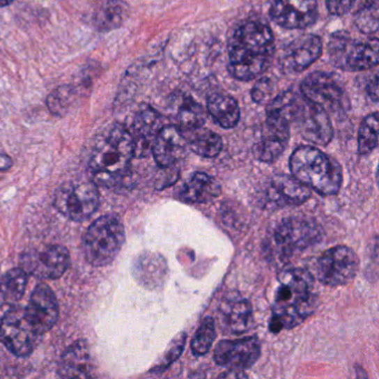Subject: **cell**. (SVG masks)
Masks as SVG:
<instances>
[{
  "label": "cell",
  "instance_id": "35",
  "mask_svg": "<svg viewBox=\"0 0 379 379\" xmlns=\"http://www.w3.org/2000/svg\"><path fill=\"white\" fill-rule=\"evenodd\" d=\"M376 0H326V6L330 14L343 16L356 7L358 9Z\"/></svg>",
  "mask_w": 379,
  "mask_h": 379
},
{
  "label": "cell",
  "instance_id": "40",
  "mask_svg": "<svg viewBox=\"0 0 379 379\" xmlns=\"http://www.w3.org/2000/svg\"><path fill=\"white\" fill-rule=\"evenodd\" d=\"M13 165L10 157L8 155L0 153V171H7Z\"/></svg>",
  "mask_w": 379,
  "mask_h": 379
},
{
  "label": "cell",
  "instance_id": "38",
  "mask_svg": "<svg viewBox=\"0 0 379 379\" xmlns=\"http://www.w3.org/2000/svg\"><path fill=\"white\" fill-rule=\"evenodd\" d=\"M164 169H165V171L162 173L160 180L157 182V188L158 190H162V188L171 186L173 183L177 182V179L179 177V171H176L173 166H171V167H164Z\"/></svg>",
  "mask_w": 379,
  "mask_h": 379
},
{
  "label": "cell",
  "instance_id": "30",
  "mask_svg": "<svg viewBox=\"0 0 379 379\" xmlns=\"http://www.w3.org/2000/svg\"><path fill=\"white\" fill-rule=\"evenodd\" d=\"M79 88L74 85L59 86L54 89L47 97V107L50 113L56 116H63L78 99Z\"/></svg>",
  "mask_w": 379,
  "mask_h": 379
},
{
  "label": "cell",
  "instance_id": "3",
  "mask_svg": "<svg viewBox=\"0 0 379 379\" xmlns=\"http://www.w3.org/2000/svg\"><path fill=\"white\" fill-rule=\"evenodd\" d=\"M314 278L307 270L294 268L279 276V286L272 306L270 332L293 328L315 309Z\"/></svg>",
  "mask_w": 379,
  "mask_h": 379
},
{
  "label": "cell",
  "instance_id": "11",
  "mask_svg": "<svg viewBox=\"0 0 379 379\" xmlns=\"http://www.w3.org/2000/svg\"><path fill=\"white\" fill-rule=\"evenodd\" d=\"M357 256L346 246H337L326 250L317 261L319 281L330 287L346 285L357 274Z\"/></svg>",
  "mask_w": 379,
  "mask_h": 379
},
{
  "label": "cell",
  "instance_id": "1",
  "mask_svg": "<svg viewBox=\"0 0 379 379\" xmlns=\"http://www.w3.org/2000/svg\"><path fill=\"white\" fill-rule=\"evenodd\" d=\"M229 70L239 80L255 79L270 67L275 42L268 26L249 22L235 31L229 42Z\"/></svg>",
  "mask_w": 379,
  "mask_h": 379
},
{
  "label": "cell",
  "instance_id": "4",
  "mask_svg": "<svg viewBox=\"0 0 379 379\" xmlns=\"http://www.w3.org/2000/svg\"><path fill=\"white\" fill-rule=\"evenodd\" d=\"M293 176L322 195H334L341 188L343 171L335 160L311 146H302L291 155Z\"/></svg>",
  "mask_w": 379,
  "mask_h": 379
},
{
  "label": "cell",
  "instance_id": "13",
  "mask_svg": "<svg viewBox=\"0 0 379 379\" xmlns=\"http://www.w3.org/2000/svg\"><path fill=\"white\" fill-rule=\"evenodd\" d=\"M293 121L296 123L302 137L309 143L326 146L332 141L334 130L327 111L307 102L304 97L298 105Z\"/></svg>",
  "mask_w": 379,
  "mask_h": 379
},
{
  "label": "cell",
  "instance_id": "6",
  "mask_svg": "<svg viewBox=\"0 0 379 379\" xmlns=\"http://www.w3.org/2000/svg\"><path fill=\"white\" fill-rule=\"evenodd\" d=\"M378 40L358 42L346 31L332 33L328 52L332 63L348 72H362L376 67L378 63Z\"/></svg>",
  "mask_w": 379,
  "mask_h": 379
},
{
  "label": "cell",
  "instance_id": "31",
  "mask_svg": "<svg viewBox=\"0 0 379 379\" xmlns=\"http://www.w3.org/2000/svg\"><path fill=\"white\" fill-rule=\"evenodd\" d=\"M206 111L194 99H186L178 110L179 130L183 132L201 128L206 121Z\"/></svg>",
  "mask_w": 379,
  "mask_h": 379
},
{
  "label": "cell",
  "instance_id": "33",
  "mask_svg": "<svg viewBox=\"0 0 379 379\" xmlns=\"http://www.w3.org/2000/svg\"><path fill=\"white\" fill-rule=\"evenodd\" d=\"M216 339V326L210 317L203 319L192 341V350L196 356H203L212 348Z\"/></svg>",
  "mask_w": 379,
  "mask_h": 379
},
{
  "label": "cell",
  "instance_id": "22",
  "mask_svg": "<svg viewBox=\"0 0 379 379\" xmlns=\"http://www.w3.org/2000/svg\"><path fill=\"white\" fill-rule=\"evenodd\" d=\"M94 371L91 348L85 341H78L65 350L58 365V376L63 378H89Z\"/></svg>",
  "mask_w": 379,
  "mask_h": 379
},
{
  "label": "cell",
  "instance_id": "19",
  "mask_svg": "<svg viewBox=\"0 0 379 379\" xmlns=\"http://www.w3.org/2000/svg\"><path fill=\"white\" fill-rule=\"evenodd\" d=\"M164 127L162 117L148 105H143L132 121L130 132L134 141L135 156L143 158L151 151L157 134Z\"/></svg>",
  "mask_w": 379,
  "mask_h": 379
},
{
  "label": "cell",
  "instance_id": "20",
  "mask_svg": "<svg viewBox=\"0 0 379 379\" xmlns=\"http://www.w3.org/2000/svg\"><path fill=\"white\" fill-rule=\"evenodd\" d=\"M188 143L182 130L176 126H164L155 138L151 153L160 167H171L184 158Z\"/></svg>",
  "mask_w": 379,
  "mask_h": 379
},
{
  "label": "cell",
  "instance_id": "21",
  "mask_svg": "<svg viewBox=\"0 0 379 379\" xmlns=\"http://www.w3.org/2000/svg\"><path fill=\"white\" fill-rule=\"evenodd\" d=\"M311 190L294 176L278 175L266 188V197L272 207L297 206L311 197Z\"/></svg>",
  "mask_w": 379,
  "mask_h": 379
},
{
  "label": "cell",
  "instance_id": "28",
  "mask_svg": "<svg viewBox=\"0 0 379 379\" xmlns=\"http://www.w3.org/2000/svg\"><path fill=\"white\" fill-rule=\"evenodd\" d=\"M187 139L188 147L195 154L205 158L218 156L223 148V141L219 135L203 127L197 130L183 132Z\"/></svg>",
  "mask_w": 379,
  "mask_h": 379
},
{
  "label": "cell",
  "instance_id": "7",
  "mask_svg": "<svg viewBox=\"0 0 379 379\" xmlns=\"http://www.w3.org/2000/svg\"><path fill=\"white\" fill-rule=\"evenodd\" d=\"M54 206L68 219L83 222L99 206V192L94 183H70L56 192Z\"/></svg>",
  "mask_w": 379,
  "mask_h": 379
},
{
  "label": "cell",
  "instance_id": "17",
  "mask_svg": "<svg viewBox=\"0 0 379 379\" xmlns=\"http://www.w3.org/2000/svg\"><path fill=\"white\" fill-rule=\"evenodd\" d=\"M323 52L322 39L315 35H304L289 42L281 56L284 72L298 74L311 67Z\"/></svg>",
  "mask_w": 379,
  "mask_h": 379
},
{
  "label": "cell",
  "instance_id": "25",
  "mask_svg": "<svg viewBox=\"0 0 379 379\" xmlns=\"http://www.w3.org/2000/svg\"><path fill=\"white\" fill-rule=\"evenodd\" d=\"M126 11L121 0H97L91 11V25L100 33L115 31L123 25Z\"/></svg>",
  "mask_w": 379,
  "mask_h": 379
},
{
  "label": "cell",
  "instance_id": "34",
  "mask_svg": "<svg viewBox=\"0 0 379 379\" xmlns=\"http://www.w3.org/2000/svg\"><path fill=\"white\" fill-rule=\"evenodd\" d=\"M355 24L366 35L376 33L378 31V0L358 9Z\"/></svg>",
  "mask_w": 379,
  "mask_h": 379
},
{
  "label": "cell",
  "instance_id": "9",
  "mask_svg": "<svg viewBox=\"0 0 379 379\" xmlns=\"http://www.w3.org/2000/svg\"><path fill=\"white\" fill-rule=\"evenodd\" d=\"M40 336L22 308L11 309L0 322V341L20 357L33 352Z\"/></svg>",
  "mask_w": 379,
  "mask_h": 379
},
{
  "label": "cell",
  "instance_id": "8",
  "mask_svg": "<svg viewBox=\"0 0 379 379\" xmlns=\"http://www.w3.org/2000/svg\"><path fill=\"white\" fill-rule=\"evenodd\" d=\"M320 231L315 224L300 218H288L272 234V252L281 259H288L318 242Z\"/></svg>",
  "mask_w": 379,
  "mask_h": 379
},
{
  "label": "cell",
  "instance_id": "24",
  "mask_svg": "<svg viewBox=\"0 0 379 379\" xmlns=\"http://www.w3.org/2000/svg\"><path fill=\"white\" fill-rule=\"evenodd\" d=\"M224 328L229 334H244L253 323V311L249 302L242 298L226 300L220 306Z\"/></svg>",
  "mask_w": 379,
  "mask_h": 379
},
{
  "label": "cell",
  "instance_id": "39",
  "mask_svg": "<svg viewBox=\"0 0 379 379\" xmlns=\"http://www.w3.org/2000/svg\"><path fill=\"white\" fill-rule=\"evenodd\" d=\"M366 89L371 100L376 102L378 100V76L377 75H375L374 79L369 82Z\"/></svg>",
  "mask_w": 379,
  "mask_h": 379
},
{
  "label": "cell",
  "instance_id": "29",
  "mask_svg": "<svg viewBox=\"0 0 379 379\" xmlns=\"http://www.w3.org/2000/svg\"><path fill=\"white\" fill-rule=\"evenodd\" d=\"M27 274L22 268L6 272L0 279V297L5 304L15 305L25 294Z\"/></svg>",
  "mask_w": 379,
  "mask_h": 379
},
{
  "label": "cell",
  "instance_id": "5",
  "mask_svg": "<svg viewBox=\"0 0 379 379\" xmlns=\"http://www.w3.org/2000/svg\"><path fill=\"white\" fill-rule=\"evenodd\" d=\"M125 229L115 216H102L91 224L84 237L86 261L93 266L102 267L113 263L125 242Z\"/></svg>",
  "mask_w": 379,
  "mask_h": 379
},
{
  "label": "cell",
  "instance_id": "14",
  "mask_svg": "<svg viewBox=\"0 0 379 379\" xmlns=\"http://www.w3.org/2000/svg\"><path fill=\"white\" fill-rule=\"evenodd\" d=\"M289 123L285 117L274 111L267 110L263 134L256 144L254 154L256 158L264 162H272L278 160L288 145L291 130Z\"/></svg>",
  "mask_w": 379,
  "mask_h": 379
},
{
  "label": "cell",
  "instance_id": "15",
  "mask_svg": "<svg viewBox=\"0 0 379 379\" xmlns=\"http://www.w3.org/2000/svg\"><path fill=\"white\" fill-rule=\"evenodd\" d=\"M259 356L261 345L254 337L220 341L214 353L217 365L237 371L250 369L258 360Z\"/></svg>",
  "mask_w": 379,
  "mask_h": 379
},
{
  "label": "cell",
  "instance_id": "26",
  "mask_svg": "<svg viewBox=\"0 0 379 379\" xmlns=\"http://www.w3.org/2000/svg\"><path fill=\"white\" fill-rule=\"evenodd\" d=\"M222 192L219 183L205 173H196L188 179L180 190L183 201L205 203L214 201Z\"/></svg>",
  "mask_w": 379,
  "mask_h": 379
},
{
  "label": "cell",
  "instance_id": "36",
  "mask_svg": "<svg viewBox=\"0 0 379 379\" xmlns=\"http://www.w3.org/2000/svg\"><path fill=\"white\" fill-rule=\"evenodd\" d=\"M272 91H274V84L270 78H261V79L254 86L252 91V98L256 104L264 105L270 102Z\"/></svg>",
  "mask_w": 379,
  "mask_h": 379
},
{
  "label": "cell",
  "instance_id": "18",
  "mask_svg": "<svg viewBox=\"0 0 379 379\" xmlns=\"http://www.w3.org/2000/svg\"><path fill=\"white\" fill-rule=\"evenodd\" d=\"M25 311L33 327L40 335L55 326L59 316V306L49 286L46 284L37 286Z\"/></svg>",
  "mask_w": 379,
  "mask_h": 379
},
{
  "label": "cell",
  "instance_id": "27",
  "mask_svg": "<svg viewBox=\"0 0 379 379\" xmlns=\"http://www.w3.org/2000/svg\"><path fill=\"white\" fill-rule=\"evenodd\" d=\"M207 109L212 119L223 128H233L238 124L240 117L238 102L229 95H212L207 102Z\"/></svg>",
  "mask_w": 379,
  "mask_h": 379
},
{
  "label": "cell",
  "instance_id": "12",
  "mask_svg": "<svg viewBox=\"0 0 379 379\" xmlns=\"http://www.w3.org/2000/svg\"><path fill=\"white\" fill-rule=\"evenodd\" d=\"M302 96L325 111L337 113L347 102L345 91L332 75L317 72L309 75L302 84Z\"/></svg>",
  "mask_w": 379,
  "mask_h": 379
},
{
  "label": "cell",
  "instance_id": "10",
  "mask_svg": "<svg viewBox=\"0 0 379 379\" xmlns=\"http://www.w3.org/2000/svg\"><path fill=\"white\" fill-rule=\"evenodd\" d=\"M70 265L68 249L61 245H48L27 250L20 257V268L39 279H57Z\"/></svg>",
  "mask_w": 379,
  "mask_h": 379
},
{
  "label": "cell",
  "instance_id": "23",
  "mask_svg": "<svg viewBox=\"0 0 379 379\" xmlns=\"http://www.w3.org/2000/svg\"><path fill=\"white\" fill-rule=\"evenodd\" d=\"M132 272L138 283L147 288H157L165 281L167 265L158 254L144 253L134 261Z\"/></svg>",
  "mask_w": 379,
  "mask_h": 379
},
{
  "label": "cell",
  "instance_id": "41",
  "mask_svg": "<svg viewBox=\"0 0 379 379\" xmlns=\"http://www.w3.org/2000/svg\"><path fill=\"white\" fill-rule=\"evenodd\" d=\"M220 377H225V378L235 377V378H238V377H247V375L244 374L242 371H229L227 373H224V374L220 375Z\"/></svg>",
  "mask_w": 379,
  "mask_h": 379
},
{
  "label": "cell",
  "instance_id": "2",
  "mask_svg": "<svg viewBox=\"0 0 379 379\" xmlns=\"http://www.w3.org/2000/svg\"><path fill=\"white\" fill-rule=\"evenodd\" d=\"M134 157L130 130L119 124L110 127L99 136L91 151L89 168L93 182L104 187L118 186L128 176Z\"/></svg>",
  "mask_w": 379,
  "mask_h": 379
},
{
  "label": "cell",
  "instance_id": "32",
  "mask_svg": "<svg viewBox=\"0 0 379 379\" xmlns=\"http://www.w3.org/2000/svg\"><path fill=\"white\" fill-rule=\"evenodd\" d=\"M378 128V114H371L364 119L358 134V153L360 155L369 154L376 148Z\"/></svg>",
  "mask_w": 379,
  "mask_h": 379
},
{
  "label": "cell",
  "instance_id": "42",
  "mask_svg": "<svg viewBox=\"0 0 379 379\" xmlns=\"http://www.w3.org/2000/svg\"><path fill=\"white\" fill-rule=\"evenodd\" d=\"M13 3H14V0H0V8L11 5Z\"/></svg>",
  "mask_w": 379,
  "mask_h": 379
},
{
  "label": "cell",
  "instance_id": "37",
  "mask_svg": "<svg viewBox=\"0 0 379 379\" xmlns=\"http://www.w3.org/2000/svg\"><path fill=\"white\" fill-rule=\"evenodd\" d=\"M185 339H186V336H185L184 334V336H180V337L175 341V343H173V345H171V348L168 350L167 354L165 355V357L162 358L160 365L157 367L156 369H158V371H162V369H167L168 366L171 365V364L180 356L183 348H184L185 346ZM156 369H154V371H156Z\"/></svg>",
  "mask_w": 379,
  "mask_h": 379
},
{
  "label": "cell",
  "instance_id": "16",
  "mask_svg": "<svg viewBox=\"0 0 379 379\" xmlns=\"http://www.w3.org/2000/svg\"><path fill=\"white\" fill-rule=\"evenodd\" d=\"M272 20L286 29H304L316 22V0H275L270 8Z\"/></svg>",
  "mask_w": 379,
  "mask_h": 379
}]
</instances>
